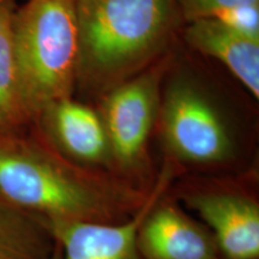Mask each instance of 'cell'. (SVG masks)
<instances>
[{"label":"cell","mask_w":259,"mask_h":259,"mask_svg":"<svg viewBox=\"0 0 259 259\" xmlns=\"http://www.w3.org/2000/svg\"><path fill=\"white\" fill-rule=\"evenodd\" d=\"M147 194L64 157L32 125L0 132V203L42 221H124Z\"/></svg>","instance_id":"6da1fadb"},{"label":"cell","mask_w":259,"mask_h":259,"mask_svg":"<svg viewBox=\"0 0 259 259\" xmlns=\"http://www.w3.org/2000/svg\"><path fill=\"white\" fill-rule=\"evenodd\" d=\"M76 90L99 101L163 59L185 24L177 0H76Z\"/></svg>","instance_id":"7a4b0ae2"},{"label":"cell","mask_w":259,"mask_h":259,"mask_svg":"<svg viewBox=\"0 0 259 259\" xmlns=\"http://www.w3.org/2000/svg\"><path fill=\"white\" fill-rule=\"evenodd\" d=\"M177 47L162 83L157 119L162 142L177 161L203 166L225 163L234 157L238 144L213 74Z\"/></svg>","instance_id":"3957f363"},{"label":"cell","mask_w":259,"mask_h":259,"mask_svg":"<svg viewBox=\"0 0 259 259\" xmlns=\"http://www.w3.org/2000/svg\"><path fill=\"white\" fill-rule=\"evenodd\" d=\"M19 88L34 122L50 103L76 92V0H27L11 21Z\"/></svg>","instance_id":"277c9868"},{"label":"cell","mask_w":259,"mask_h":259,"mask_svg":"<svg viewBox=\"0 0 259 259\" xmlns=\"http://www.w3.org/2000/svg\"><path fill=\"white\" fill-rule=\"evenodd\" d=\"M173 51L97 101L112 167L116 169L132 173L145 166L149 139L160 113L162 83Z\"/></svg>","instance_id":"5b68a950"},{"label":"cell","mask_w":259,"mask_h":259,"mask_svg":"<svg viewBox=\"0 0 259 259\" xmlns=\"http://www.w3.org/2000/svg\"><path fill=\"white\" fill-rule=\"evenodd\" d=\"M171 162H166L156 183L134 215L119 222L44 221L64 259H143L138 248V231L147 213L173 179Z\"/></svg>","instance_id":"8992f818"},{"label":"cell","mask_w":259,"mask_h":259,"mask_svg":"<svg viewBox=\"0 0 259 259\" xmlns=\"http://www.w3.org/2000/svg\"><path fill=\"white\" fill-rule=\"evenodd\" d=\"M32 126L52 148L80 166H111L106 130L96 108L72 97L57 100L38 113Z\"/></svg>","instance_id":"52a82bcc"},{"label":"cell","mask_w":259,"mask_h":259,"mask_svg":"<svg viewBox=\"0 0 259 259\" xmlns=\"http://www.w3.org/2000/svg\"><path fill=\"white\" fill-rule=\"evenodd\" d=\"M227 259H258L259 206L233 191H200L186 198Z\"/></svg>","instance_id":"ba28073f"},{"label":"cell","mask_w":259,"mask_h":259,"mask_svg":"<svg viewBox=\"0 0 259 259\" xmlns=\"http://www.w3.org/2000/svg\"><path fill=\"white\" fill-rule=\"evenodd\" d=\"M143 259H220L211 233L177 204L160 198L138 231Z\"/></svg>","instance_id":"9c48e42d"},{"label":"cell","mask_w":259,"mask_h":259,"mask_svg":"<svg viewBox=\"0 0 259 259\" xmlns=\"http://www.w3.org/2000/svg\"><path fill=\"white\" fill-rule=\"evenodd\" d=\"M180 35L191 52L205 59L218 60L258 100L259 40L242 34L216 16L187 22Z\"/></svg>","instance_id":"30bf717a"},{"label":"cell","mask_w":259,"mask_h":259,"mask_svg":"<svg viewBox=\"0 0 259 259\" xmlns=\"http://www.w3.org/2000/svg\"><path fill=\"white\" fill-rule=\"evenodd\" d=\"M17 0H0V132L21 131L32 120L25 108L12 46L11 21Z\"/></svg>","instance_id":"8fae6325"},{"label":"cell","mask_w":259,"mask_h":259,"mask_svg":"<svg viewBox=\"0 0 259 259\" xmlns=\"http://www.w3.org/2000/svg\"><path fill=\"white\" fill-rule=\"evenodd\" d=\"M57 246L41 219L0 203V259H53Z\"/></svg>","instance_id":"7c38bea8"},{"label":"cell","mask_w":259,"mask_h":259,"mask_svg":"<svg viewBox=\"0 0 259 259\" xmlns=\"http://www.w3.org/2000/svg\"><path fill=\"white\" fill-rule=\"evenodd\" d=\"M184 23L194 19L219 16L229 10L248 4L259 3V0H177Z\"/></svg>","instance_id":"4fadbf2b"},{"label":"cell","mask_w":259,"mask_h":259,"mask_svg":"<svg viewBox=\"0 0 259 259\" xmlns=\"http://www.w3.org/2000/svg\"><path fill=\"white\" fill-rule=\"evenodd\" d=\"M236 30L259 40V3L232 9L216 16Z\"/></svg>","instance_id":"5bb4252c"}]
</instances>
